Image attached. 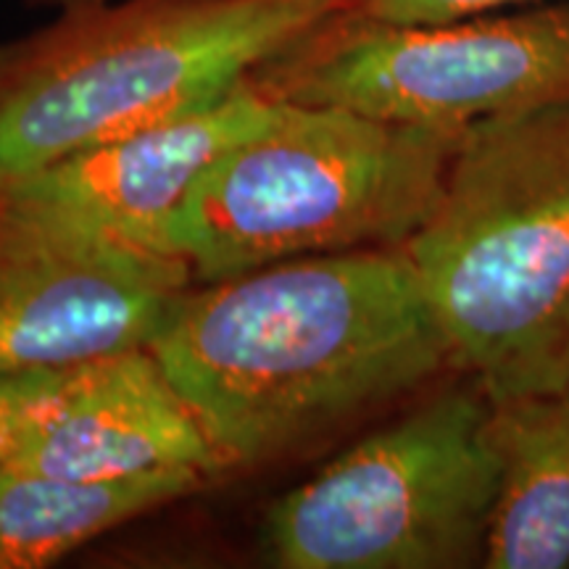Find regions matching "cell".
Masks as SVG:
<instances>
[{"mask_svg": "<svg viewBox=\"0 0 569 569\" xmlns=\"http://www.w3.org/2000/svg\"><path fill=\"white\" fill-rule=\"evenodd\" d=\"M543 3V0H351L348 11L351 17L382 21V24H448L496 13L519 6Z\"/></svg>", "mask_w": 569, "mask_h": 569, "instance_id": "cell-12", "label": "cell"}, {"mask_svg": "<svg viewBox=\"0 0 569 569\" xmlns=\"http://www.w3.org/2000/svg\"><path fill=\"white\" fill-rule=\"evenodd\" d=\"M488 403L498 493L482 567H569V386Z\"/></svg>", "mask_w": 569, "mask_h": 569, "instance_id": "cell-10", "label": "cell"}, {"mask_svg": "<svg viewBox=\"0 0 569 569\" xmlns=\"http://www.w3.org/2000/svg\"><path fill=\"white\" fill-rule=\"evenodd\" d=\"M351 0H124L0 46V190L224 98Z\"/></svg>", "mask_w": 569, "mask_h": 569, "instance_id": "cell-3", "label": "cell"}, {"mask_svg": "<svg viewBox=\"0 0 569 569\" xmlns=\"http://www.w3.org/2000/svg\"><path fill=\"white\" fill-rule=\"evenodd\" d=\"M193 269L0 198V377L151 346Z\"/></svg>", "mask_w": 569, "mask_h": 569, "instance_id": "cell-7", "label": "cell"}, {"mask_svg": "<svg viewBox=\"0 0 569 569\" xmlns=\"http://www.w3.org/2000/svg\"><path fill=\"white\" fill-rule=\"evenodd\" d=\"M148 348L227 467L290 451L453 365L403 248L298 256L209 282Z\"/></svg>", "mask_w": 569, "mask_h": 569, "instance_id": "cell-1", "label": "cell"}, {"mask_svg": "<svg viewBox=\"0 0 569 569\" xmlns=\"http://www.w3.org/2000/svg\"><path fill=\"white\" fill-rule=\"evenodd\" d=\"M53 3H61L63 9H84V6H96V3H103V0H53Z\"/></svg>", "mask_w": 569, "mask_h": 569, "instance_id": "cell-14", "label": "cell"}, {"mask_svg": "<svg viewBox=\"0 0 569 569\" xmlns=\"http://www.w3.org/2000/svg\"><path fill=\"white\" fill-rule=\"evenodd\" d=\"M251 77L274 101L403 124L569 103V0L419 27L336 13Z\"/></svg>", "mask_w": 569, "mask_h": 569, "instance_id": "cell-6", "label": "cell"}, {"mask_svg": "<svg viewBox=\"0 0 569 569\" xmlns=\"http://www.w3.org/2000/svg\"><path fill=\"white\" fill-rule=\"evenodd\" d=\"M277 109L280 101L248 77L219 101L71 153L3 188L0 198L56 222L172 253L169 224L198 174L261 130Z\"/></svg>", "mask_w": 569, "mask_h": 569, "instance_id": "cell-8", "label": "cell"}, {"mask_svg": "<svg viewBox=\"0 0 569 569\" xmlns=\"http://www.w3.org/2000/svg\"><path fill=\"white\" fill-rule=\"evenodd\" d=\"M67 369L0 377V465H6L24 438L32 417L48 396L59 388Z\"/></svg>", "mask_w": 569, "mask_h": 569, "instance_id": "cell-13", "label": "cell"}, {"mask_svg": "<svg viewBox=\"0 0 569 569\" xmlns=\"http://www.w3.org/2000/svg\"><path fill=\"white\" fill-rule=\"evenodd\" d=\"M206 486L198 472L82 482L0 465V569H38Z\"/></svg>", "mask_w": 569, "mask_h": 569, "instance_id": "cell-11", "label": "cell"}, {"mask_svg": "<svg viewBox=\"0 0 569 569\" xmlns=\"http://www.w3.org/2000/svg\"><path fill=\"white\" fill-rule=\"evenodd\" d=\"M403 251L488 401L569 386V103L467 124Z\"/></svg>", "mask_w": 569, "mask_h": 569, "instance_id": "cell-2", "label": "cell"}, {"mask_svg": "<svg viewBox=\"0 0 569 569\" xmlns=\"http://www.w3.org/2000/svg\"><path fill=\"white\" fill-rule=\"evenodd\" d=\"M6 465L82 482L227 469L148 346L67 369Z\"/></svg>", "mask_w": 569, "mask_h": 569, "instance_id": "cell-9", "label": "cell"}, {"mask_svg": "<svg viewBox=\"0 0 569 569\" xmlns=\"http://www.w3.org/2000/svg\"><path fill=\"white\" fill-rule=\"evenodd\" d=\"M482 390H451L359 440L269 507L282 569H457L486 561L498 459Z\"/></svg>", "mask_w": 569, "mask_h": 569, "instance_id": "cell-5", "label": "cell"}, {"mask_svg": "<svg viewBox=\"0 0 569 569\" xmlns=\"http://www.w3.org/2000/svg\"><path fill=\"white\" fill-rule=\"evenodd\" d=\"M461 134L280 101L198 174L167 246L206 284L298 256L403 248L436 209Z\"/></svg>", "mask_w": 569, "mask_h": 569, "instance_id": "cell-4", "label": "cell"}]
</instances>
